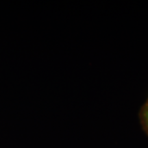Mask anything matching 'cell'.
Returning a JSON list of instances; mask_svg holds the SVG:
<instances>
[{
  "mask_svg": "<svg viewBox=\"0 0 148 148\" xmlns=\"http://www.w3.org/2000/svg\"><path fill=\"white\" fill-rule=\"evenodd\" d=\"M139 117L143 129L148 135V99L140 109Z\"/></svg>",
  "mask_w": 148,
  "mask_h": 148,
  "instance_id": "1",
  "label": "cell"
}]
</instances>
